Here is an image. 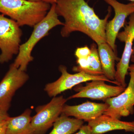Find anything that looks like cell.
Instances as JSON below:
<instances>
[{"instance_id":"cell-15","label":"cell","mask_w":134,"mask_h":134,"mask_svg":"<svg viewBox=\"0 0 134 134\" xmlns=\"http://www.w3.org/2000/svg\"><path fill=\"white\" fill-rule=\"evenodd\" d=\"M90 55L87 59H77V66L73 68L76 72H83L90 75L100 76L104 75L99 56L97 44L92 43L90 47Z\"/></svg>"},{"instance_id":"cell-14","label":"cell","mask_w":134,"mask_h":134,"mask_svg":"<svg viewBox=\"0 0 134 134\" xmlns=\"http://www.w3.org/2000/svg\"><path fill=\"white\" fill-rule=\"evenodd\" d=\"M98 50L104 75L110 81H115V61H119L120 58L106 42L98 45Z\"/></svg>"},{"instance_id":"cell-5","label":"cell","mask_w":134,"mask_h":134,"mask_svg":"<svg viewBox=\"0 0 134 134\" xmlns=\"http://www.w3.org/2000/svg\"><path fill=\"white\" fill-rule=\"evenodd\" d=\"M67 100L63 96L54 97L48 104L37 107L31 122L33 134H43L51 127L62 113Z\"/></svg>"},{"instance_id":"cell-8","label":"cell","mask_w":134,"mask_h":134,"mask_svg":"<svg viewBox=\"0 0 134 134\" xmlns=\"http://www.w3.org/2000/svg\"><path fill=\"white\" fill-rule=\"evenodd\" d=\"M117 38L125 43V48L121 58L117 63L114 81L119 86L126 88V76L128 74V69L131 57L133 55V45L134 41V13L130 15L129 21L124 30L119 32Z\"/></svg>"},{"instance_id":"cell-19","label":"cell","mask_w":134,"mask_h":134,"mask_svg":"<svg viewBox=\"0 0 134 134\" xmlns=\"http://www.w3.org/2000/svg\"><path fill=\"white\" fill-rule=\"evenodd\" d=\"M74 134H92L91 130L88 125H83L79 131Z\"/></svg>"},{"instance_id":"cell-7","label":"cell","mask_w":134,"mask_h":134,"mask_svg":"<svg viewBox=\"0 0 134 134\" xmlns=\"http://www.w3.org/2000/svg\"><path fill=\"white\" fill-rule=\"evenodd\" d=\"M59 70L61 73V76L59 78L55 81L47 84L45 87V91L49 97H56L62 92L70 90L77 85L89 81L102 80L119 86L116 82L110 81L104 75H91L83 72L70 74L67 71L66 67L63 65L59 66Z\"/></svg>"},{"instance_id":"cell-11","label":"cell","mask_w":134,"mask_h":134,"mask_svg":"<svg viewBox=\"0 0 134 134\" xmlns=\"http://www.w3.org/2000/svg\"><path fill=\"white\" fill-rule=\"evenodd\" d=\"M126 88L118 85H109L102 80H94L86 83L85 86L76 87L75 90L77 93L70 97L69 99L88 98L102 100L104 102L108 98L119 95Z\"/></svg>"},{"instance_id":"cell-23","label":"cell","mask_w":134,"mask_h":134,"mask_svg":"<svg viewBox=\"0 0 134 134\" xmlns=\"http://www.w3.org/2000/svg\"><path fill=\"white\" fill-rule=\"evenodd\" d=\"M130 61H131L132 62H133L134 64V54H133V55H132V57H131V60H130Z\"/></svg>"},{"instance_id":"cell-25","label":"cell","mask_w":134,"mask_h":134,"mask_svg":"<svg viewBox=\"0 0 134 134\" xmlns=\"http://www.w3.org/2000/svg\"><path fill=\"white\" fill-rule=\"evenodd\" d=\"M128 1H130L131 2L134 3V0H128Z\"/></svg>"},{"instance_id":"cell-22","label":"cell","mask_w":134,"mask_h":134,"mask_svg":"<svg viewBox=\"0 0 134 134\" xmlns=\"http://www.w3.org/2000/svg\"><path fill=\"white\" fill-rule=\"evenodd\" d=\"M31 2H42L47 3L49 4H54L57 2V0H27Z\"/></svg>"},{"instance_id":"cell-18","label":"cell","mask_w":134,"mask_h":134,"mask_svg":"<svg viewBox=\"0 0 134 134\" xmlns=\"http://www.w3.org/2000/svg\"><path fill=\"white\" fill-rule=\"evenodd\" d=\"M91 53L90 48L87 46L78 47L75 52V55L77 59H87Z\"/></svg>"},{"instance_id":"cell-6","label":"cell","mask_w":134,"mask_h":134,"mask_svg":"<svg viewBox=\"0 0 134 134\" xmlns=\"http://www.w3.org/2000/svg\"><path fill=\"white\" fill-rule=\"evenodd\" d=\"M130 79L125 90L116 97L108 98L104 101L109 107L103 114L119 119L134 113V64L130 65Z\"/></svg>"},{"instance_id":"cell-12","label":"cell","mask_w":134,"mask_h":134,"mask_svg":"<svg viewBox=\"0 0 134 134\" xmlns=\"http://www.w3.org/2000/svg\"><path fill=\"white\" fill-rule=\"evenodd\" d=\"M108 107V104L105 103H97L87 101L78 105H65L62 114L88 122L103 114Z\"/></svg>"},{"instance_id":"cell-10","label":"cell","mask_w":134,"mask_h":134,"mask_svg":"<svg viewBox=\"0 0 134 134\" xmlns=\"http://www.w3.org/2000/svg\"><path fill=\"white\" fill-rule=\"evenodd\" d=\"M114 9V17L108 22L105 28L106 43L117 54L115 41L120 30L124 26L126 19L129 16L134 13V3L125 4L117 0H104Z\"/></svg>"},{"instance_id":"cell-17","label":"cell","mask_w":134,"mask_h":134,"mask_svg":"<svg viewBox=\"0 0 134 134\" xmlns=\"http://www.w3.org/2000/svg\"><path fill=\"white\" fill-rule=\"evenodd\" d=\"M83 121L70 118L61 114L53 124V128L48 134H74L83 125Z\"/></svg>"},{"instance_id":"cell-3","label":"cell","mask_w":134,"mask_h":134,"mask_svg":"<svg viewBox=\"0 0 134 134\" xmlns=\"http://www.w3.org/2000/svg\"><path fill=\"white\" fill-rule=\"evenodd\" d=\"M55 10V3L52 4L47 14L41 21L34 26V30L29 39L21 44L14 62L15 67L22 71H26L29 63L33 60L32 52L37 43L46 36L49 31L58 25H64V23L58 18Z\"/></svg>"},{"instance_id":"cell-21","label":"cell","mask_w":134,"mask_h":134,"mask_svg":"<svg viewBox=\"0 0 134 134\" xmlns=\"http://www.w3.org/2000/svg\"><path fill=\"white\" fill-rule=\"evenodd\" d=\"M7 120L0 123V134H5L7 125Z\"/></svg>"},{"instance_id":"cell-16","label":"cell","mask_w":134,"mask_h":134,"mask_svg":"<svg viewBox=\"0 0 134 134\" xmlns=\"http://www.w3.org/2000/svg\"><path fill=\"white\" fill-rule=\"evenodd\" d=\"M31 113L28 109L19 116L9 117L5 134H33L31 126Z\"/></svg>"},{"instance_id":"cell-4","label":"cell","mask_w":134,"mask_h":134,"mask_svg":"<svg viewBox=\"0 0 134 134\" xmlns=\"http://www.w3.org/2000/svg\"><path fill=\"white\" fill-rule=\"evenodd\" d=\"M22 34L15 21L0 14V63L8 62L18 54Z\"/></svg>"},{"instance_id":"cell-9","label":"cell","mask_w":134,"mask_h":134,"mask_svg":"<svg viewBox=\"0 0 134 134\" xmlns=\"http://www.w3.org/2000/svg\"><path fill=\"white\" fill-rule=\"evenodd\" d=\"M25 71L15 67L12 63L0 82V110L8 112L16 91L29 79Z\"/></svg>"},{"instance_id":"cell-2","label":"cell","mask_w":134,"mask_h":134,"mask_svg":"<svg viewBox=\"0 0 134 134\" xmlns=\"http://www.w3.org/2000/svg\"><path fill=\"white\" fill-rule=\"evenodd\" d=\"M51 5L27 0H0V13L15 21L20 26L34 27L46 16Z\"/></svg>"},{"instance_id":"cell-13","label":"cell","mask_w":134,"mask_h":134,"mask_svg":"<svg viewBox=\"0 0 134 134\" xmlns=\"http://www.w3.org/2000/svg\"><path fill=\"white\" fill-rule=\"evenodd\" d=\"M92 134H103L116 130L134 133V121H125L102 114L88 122Z\"/></svg>"},{"instance_id":"cell-24","label":"cell","mask_w":134,"mask_h":134,"mask_svg":"<svg viewBox=\"0 0 134 134\" xmlns=\"http://www.w3.org/2000/svg\"><path fill=\"white\" fill-rule=\"evenodd\" d=\"M134 54V46L133 47V54Z\"/></svg>"},{"instance_id":"cell-20","label":"cell","mask_w":134,"mask_h":134,"mask_svg":"<svg viewBox=\"0 0 134 134\" xmlns=\"http://www.w3.org/2000/svg\"><path fill=\"white\" fill-rule=\"evenodd\" d=\"M9 117L8 112L0 110V123L7 120Z\"/></svg>"},{"instance_id":"cell-1","label":"cell","mask_w":134,"mask_h":134,"mask_svg":"<svg viewBox=\"0 0 134 134\" xmlns=\"http://www.w3.org/2000/svg\"><path fill=\"white\" fill-rule=\"evenodd\" d=\"M55 10L65 19L61 35L67 37L74 32L84 34L97 45L106 42L105 28L111 15L109 7L105 18L100 19L85 0H57Z\"/></svg>"}]
</instances>
